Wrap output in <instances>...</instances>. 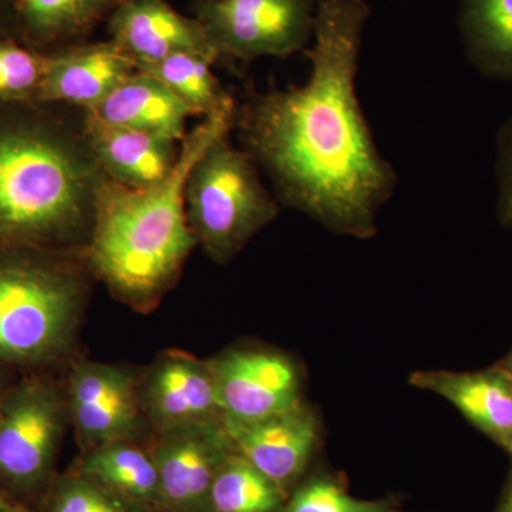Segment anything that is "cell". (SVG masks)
Wrapping results in <instances>:
<instances>
[{
	"label": "cell",
	"instance_id": "obj_1",
	"mask_svg": "<svg viewBox=\"0 0 512 512\" xmlns=\"http://www.w3.org/2000/svg\"><path fill=\"white\" fill-rule=\"evenodd\" d=\"M367 0H316L315 33L302 86L254 94L234 130L271 181L279 204L343 237L370 239L396 191L357 96Z\"/></svg>",
	"mask_w": 512,
	"mask_h": 512
},
{
	"label": "cell",
	"instance_id": "obj_2",
	"mask_svg": "<svg viewBox=\"0 0 512 512\" xmlns=\"http://www.w3.org/2000/svg\"><path fill=\"white\" fill-rule=\"evenodd\" d=\"M104 175L87 110L0 104V247L84 252Z\"/></svg>",
	"mask_w": 512,
	"mask_h": 512
},
{
	"label": "cell",
	"instance_id": "obj_3",
	"mask_svg": "<svg viewBox=\"0 0 512 512\" xmlns=\"http://www.w3.org/2000/svg\"><path fill=\"white\" fill-rule=\"evenodd\" d=\"M235 113L204 117L192 128L181 141L177 165L160 183L131 188L104 175L83 256L114 298L147 312L180 278L198 247L185 214V181L208 144L234 128Z\"/></svg>",
	"mask_w": 512,
	"mask_h": 512
},
{
	"label": "cell",
	"instance_id": "obj_4",
	"mask_svg": "<svg viewBox=\"0 0 512 512\" xmlns=\"http://www.w3.org/2000/svg\"><path fill=\"white\" fill-rule=\"evenodd\" d=\"M90 278L83 252L0 247V369L52 372L70 359Z\"/></svg>",
	"mask_w": 512,
	"mask_h": 512
},
{
	"label": "cell",
	"instance_id": "obj_5",
	"mask_svg": "<svg viewBox=\"0 0 512 512\" xmlns=\"http://www.w3.org/2000/svg\"><path fill=\"white\" fill-rule=\"evenodd\" d=\"M225 131L192 164L184 188L185 214L198 247L228 264L281 211L274 192L244 147Z\"/></svg>",
	"mask_w": 512,
	"mask_h": 512
},
{
	"label": "cell",
	"instance_id": "obj_6",
	"mask_svg": "<svg viewBox=\"0 0 512 512\" xmlns=\"http://www.w3.org/2000/svg\"><path fill=\"white\" fill-rule=\"evenodd\" d=\"M67 421L66 387L52 373L16 377L0 402V494L32 511L56 476Z\"/></svg>",
	"mask_w": 512,
	"mask_h": 512
},
{
	"label": "cell",
	"instance_id": "obj_7",
	"mask_svg": "<svg viewBox=\"0 0 512 512\" xmlns=\"http://www.w3.org/2000/svg\"><path fill=\"white\" fill-rule=\"evenodd\" d=\"M192 9L218 62L286 59L315 33L316 0H194Z\"/></svg>",
	"mask_w": 512,
	"mask_h": 512
},
{
	"label": "cell",
	"instance_id": "obj_8",
	"mask_svg": "<svg viewBox=\"0 0 512 512\" xmlns=\"http://www.w3.org/2000/svg\"><path fill=\"white\" fill-rule=\"evenodd\" d=\"M220 397L222 424H248L303 403L296 360L258 345L234 346L208 360Z\"/></svg>",
	"mask_w": 512,
	"mask_h": 512
},
{
	"label": "cell",
	"instance_id": "obj_9",
	"mask_svg": "<svg viewBox=\"0 0 512 512\" xmlns=\"http://www.w3.org/2000/svg\"><path fill=\"white\" fill-rule=\"evenodd\" d=\"M64 387L82 451L111 441H138L147 421L136 373L111 363L77 360L69 367Z\"/></svg>",
	"mask_w": 512,
	"mask_h": 512
},
{
	"label": "cell",
	"instance_id": "obj_10",
	"mask_svg": "<svg viewBox=\"0 0 512 512\" xmlns=\"http://www.w3.org/2000/svg\"><path fill=\"white\" fill-rule=\"evenodd\" d=\"M150 448L160 480L158 512H207L214 478L235 451L222 421L157 433Z\"/></svg>",
	"mask_w": 512,
	"mask_h": 512
},
{
	"label": "cell",
	"instance_id": "obj_11",
	"mask_svg": "<svg viewBox=\"0 0 512 512\" xmlns=\"http://www.w3.org/2000/svg\"><path fill=\"white\" fill-rule=\"evenodd\" d=\"M140 402L157 433L222 421L217 382L210 362L181 350L157 356L140 377Z\"/></svg>",
	"mask_w": 512,
	"mask_h": 512
},
{
	"label": "cell",
	"instance_id": "obj_12",
	"mask_svg": "<svg viewBox=\"0 0 512 512\" xmlns=\"http://www.w3.org/2000/svg\"><path fill=\"white\" fill-rule=\"evenodd\" d=\"M235 453L286 495L308 473L320 439L318 413L308 403L248 424H224Z\"/></svg>",
	"mask_w": 512,
	"mask_h": 512
},
{
	"label": "cell",
	"instance_id": "obj_13",
	"mask_svg": "<svg viewBox=\"0 0 512 512\" xmlns=\"http://www.w3.org/2000/svg\"><path fill=\"white\" fill-rule=\"evenodd\" d=\"M110 40L133 59L137 69L180 53L217 56L195 18L181 15L167 0H123L111 13Z\"/></svg>",
	"mask_w": 512,
	"mask_h": 512
},
{
	"label": "cell",
	"instance_id": "obj_14",
	"mask_svg": "<svg viewBox=\"0 0 512 512\" xmlns=\"http://www.w3.org/2000/svg\"><path fill=\"white\" fill-rule=\"evenodd\" d=\"M137 72L113 40L84 42L46 55L39 100L92 110Z\"/></svg>",
	"mask_w": 512,
	"mask_h": 512
},
{
	"label": "cell",
	"instance_id": "obj_15",
	"mask_svg": "<svg viewBox=\"0 0 512 512\" xmlns=\"http://www.w3.org/2000/svg\"><path fill=\"white\" fill-rule=\"evenodd\" d=\"M409 382L453 404L512 457V377L500 366L480 372L419 370Z\"/></svg>",
	"mask_w": 512,
	"mask_h": 512
},
{
	"label": "cell",
	"instance_id": "obj_16",
	"mask_svg": "<svg viewBox=\"0 0 512 512\" xmlns=\"http://www.w3.org/2000/svg\"><path fill=\"white\" fill-rule=\"evenodd\" d=\"M87 136L101 170L117 183L146 188L160 183L180 158L177 141L116 126L87 111Z\"/></svg>",
	"mask_w": 512,
	"mask_h": 512
},
{
	"label": "cell",
	"instance_id": "obj_17",
	"mask_svg": "<svg viewBox=\"0 0 512 512\" xmlns=\"http://www.w3.org/2000/svg\"><path fill=\"white\" fill-rule=\"evenodd\" d=\"M90 111L97 119L181 143L190 109L164 83L138 70Z\"/></svg>",
	"mask_w": 512,
	"mask_h": 512
},
{
	"label": "cell",
	"instance_id": "obj_18",
	"mask_svg": "<svg viewBox=\"0 0 512 512\" xmlns=\"http://www.w3.org/2000/svg\"><path fill=\"white\" fill-rule=\"evenodd\" d=\"M123 0H19L20 43L47 55L89 42Z\"/></svg>",
	"mask_w": 512,
	"mask_h": 512
},
{
	"label": "cell",
	"instance_id": "obj_19",
	"mask_svg": "<svg viewBox=\"0 0 512 512\" xmlns=\"http://www.w3.org/2000/svg\"><path fill=\"white\" fill-rule=\"evenodd\" d=\"M72 470L99 481L124 500L148 512H158L160 480L150 447L119 440L83 451Z\"/></svg>",
	"mask_w": 512,
	"mask_h": 512
},
{
	"label": "cell",
	"instance_id": "obj_20",
	"mask_svg": "<svg viewBox=\"0 0 512 512\" xmlns=\"http://www.w3.org/2000/svg\"><path fill=\"white\" fill-rule=\"evenodd\" d=\"M458 28L478 72L512 80V0H460Z\"/></svg>",
	"mask_w": 512,
	"mask_h": 512
},
{
	"label": "cell",
	"instance_id": "obj_21",
	"mask_svg": "<svg viewBox=\"0 0 512 512\" xmlns=\"http://www.w3.org/2000/svg\"><path fill=\"white\" fill-rule=\"evenodd\" d=\"M215 63L208 56L180 53L138 70L164 83L190 109L192 116L210 117L237 110L231 94L212 73Z\"/></svg>",
	"mask_w": 512,
	"mask_h": 512
},
{
	"label": "cell",
	"instance_id": "obj_22",
	"mask_svg": "<svg viewBox=\"0 0 512 512\" xmlns=\"http://www.w3.org/2000/svg\"><path fill=\"white\" fill-rule=\"evenodd\" d=\"M286 501L278 485L234 451L214 478L207 512H282Z\"/></svg>",
	"mask_w": 512,
	"mask_h": 512
},
{
	"label": "cell",
	"instance_id": "obj_23",
	"mask_svg": "<svg viewBox=\"0 0 512 512\" xmlns=\"http://www.w3.org/2000/svg\"><path fill=\"white\" fill-rule=\"evenodd\" d=\"M32 512H148L99 481L70 468L57 474L37 500Z\"/></svg>",
	"mask_w": 512,
	"mask_h": 512
},
{
	"label": "cell",
	"instance_id": "obj_24",
	"mask_svg": "<svg viewBox=\"0 0 512 512\" xmlns=\"http://www.w3.org/2000/svg\"><path fill=\"white\" fill-rule=\"evenodd\" d=\"M282 512H404L394 498L360 500L346 490L340 478L316 471L292 491Z\"/></svg>",
	"mask_w": 512,
	"mask_h": 512
},
{
	"label": "cell",
	"instance_id": "obj_25",
	"mask_svg": "<svg viewBox=\"0 0 512 512\" xmlns=\"http://www.w3.org/2000/svg\"><path fill=\"white\" fill-rule=\"evenodd\" d=\"M46 55L18 40L0 39V104L39 100Z\"/></svg>",
	"mask_w": 512,
	"mask_h": 512
},
{
	"label": "cell",
	"instance_id": "obj_26",
	"mask_svg": "<svg viewBox=\"0 0 512 512\" xmlns=\"http://www.w3.org/2000/svg\"><path fill=\"white\" fill-rule=\"evenodd\" d=\"M495 175L498 220L503 227L512 229V116L498 133Z\"/></svg>",
	"mask_w": 512,
	"mask_h": 512
},
{
	"label": "cell",
	"instance_id": "obj_27",
	"mask_svg": "<svg viewBox=\"0 0 512 512\" xmlns=\"http://www.w3.org/2000/svg\"><path fill=\"white\" fill-rule=\"evenodd\" d=\"M0 39L20 42L19 0H0Z\"/></svg>",
	"mask_w": 512,
	"mask_h": 512
},
{
	"label": "cell",
	"instance_id": "obj_28",
	"mask_svg": "<svg viewBox=\"0 0 512 512\" xmlns=\"http://www.w3.org/2000/svg\"><path fill=\"white\" fill-rule=\"evenodd\" d=\"M498 512H512V474L508 480L507 487H505L503 500H501Z\"/></svg>",
	"mask_w": 512,
	"mask_h": 512
},
{
	"label": "cell",
	"instance_id": "obj_29",
	"mask_svg": "<svg viewBox=\"0 0 512 512\" xmlns=\"http://www.w3.org/2000/svg\"><path fill=\"white\" fill-rule=\"evenodd\" d=\"M15 376L13 373L8 372V370L0 369V402H2L3 396H5L10 384L15 382Z\"/></svg>",
	"mask_w": 512,
	"mask_h": 512
},
{
	"label": "cell",
	"instance_id": "obj_30",
	"mask_svg": "<svg viewBox=\"0 0 512 512\" xmlns=\"http://www.w3.org/2000/svg\"><path fill=\"white\" fill-rule=\"evenodd\" d=\"M0 512H32L29 508L12 503L5 495L0 494Z\"/></svg>",
	"mask_w": 512,
	"mask_h": 512
},
{
	"label": "cell",
	"instance_id": "obj_31",
	"mask_svg": "<svg viewBox=\"0 0 512 512\" xmlns=\"http://www.w3.org/2000/svg\"><path fill=\"white\" fill-rule=\"evenodd\" d=\"M500 367L512 377V352L507 356V359L504 360L503 365Z\"/></svg>",
	"mask_w": 512,
	"mask_h": 512
}]
</instances>
